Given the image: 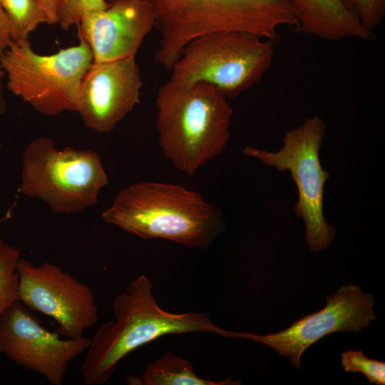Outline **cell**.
<instances>
[{"label": "cell", "mask_w": 385, "mask_h": 385, "mask_svg": "<svg viewBox=\"0 0 385 385\" xmlns=\"http://www.w3.org/2000/svg\"><path fill=\"white\" fill-rule=\"evenodd\" d=\"M101 217L143 239H165L201 249L224 229L220 208L200 193L180 185L153 181L121 190Z\"/></svg>", "instance_id": "1"}, {"label": "cell", "mask_w": 385, "mask_h": 385, "mask_svg": "<svg viewBox=\"0 0 385 385\" xmlns=\"http://www.w3.org/2000/svg\"><path fill=\"white\" fill-rule=\"evenodd\" d=\"M113 309L115 320L97 329L86 350L81 374L87 385L106 383L126 355L164 335L224 332L205 313L175 314L163 309L153 294L150 281L143 274L115 297Z\"/></svg>", "instance_id": "2"}, {"label": "cell", "mask_w": 385, "mask_h": 385, "mask_svg": "<svg viewBox=\"0 0 385 385\" xmlns=\"http://www.w3.org/2000/svg\"><path fill=\"white\" fill-rule=\"evenodd\" d=\"M227 98L205 83L168 80L158 91L156 129L162 153L190 176L220 155L230 138L233 110Z\"/></svg>", "instance_id": "3"}, {"label": "cell", "mask_w": 385, "mask_h": 385, "mask_svg": "<svg viewBox=\"0 0 385 385\" xmlns=\"http://www.w3.org/2000/svg\"><path fill=\"white\" fill-rule=\"evenodd\" d=\"M146 1L153 10L155 27L160 31L153 59L168 69L187 43L202 34L242 31L274 41L280 28L299 25L292 0Z\"/></svg>", "instance_id": "4"}, {"label": "cell", "mask_w": 385, "mask_h": 385, "mask_svg": "<svg viewBox=\"0 0 385 385\" xmlns=\"http://www.w3.org/2000/svg\"><path fill=\"white\" fill-rule=\"evenodd\" d=\"M78 43L49 55L36 52L28 38L12 40L0 55V68L14 95L48 116L77 111L82 81L93 63L91 49Z\"/></svg>", "instance_id": "5"}, {"label": "cell", "mask_w": 385, "mask_h": 385, "mask_svg": "<svg viewBox=\"0 0 385 385\" xmlns=\"http://www.w3.org/2000/svg\"><path fill=\"white\" fill-rule=\"evenodd\" d=\"M274 41L242 31H217L199 36L184 47L169 78L180 84L208 83L227 98L239 96L270 68Z\"/></svg>", "instance_id": "6"}, {"label": "cell", "mask_w": 385, "mask_h": 385, "mask_svg": "<svg viewBox=\"0 0 385 385\" xmlns=\"http://www.w3.org/2000/svg\"><path fill=\"white\" fill-rule=\"evenodd\" d=\"M108 183L102 160L91 150L65 147L38 137L25 148L20 192L43 201L55 213H77L96 205Z\"/></svg>", "instance_id": "7"}, {"label": "cell", "mask_w": 385, "mask_h": 385, "mask_svg": "<svg viewBox=\"0 0 385 385\" xmlns=\"http://www.w3.org/2000/svg\"><path fill=\"white\" fill-rule=\"evenodd\" d=\"M325 133L324 121L319 116H313L287 130L278 151L251 146L243 149L245 155L277 171L290 173L298 193L294 213L304 222L305 240L313 252L331 245L337 232V229L327 223L323 212L324 187L329 178L319 158Z\"/></svg>", "instance_id": "8"}, {"label": "cell", "mask_w": 385, "mask_h": 385, "mask_svg": "<svg viewBox=\"0 0 385 385\" xmlns=\"http://www.w3.org/2000/svg\"><path fill=\"white\" fill-rule=\"evenodd\" d=\"M326 300L327 304L322 309L304 316L278 332L258 335L225 330L222 336L264 344L299 369L303 353L312 344L334 332H359L376 319L372 294L364 293L358 285H344L327 296Z\"/></svg>", "instance_id": "9"}, {"label": "cell", "mask_w": 385, "mask_h": 385, "mask_svg": "<svg viewBox=\"0 0 385 385\" xmlns=\"http://www.w3.org/2000/svg\"><path fill=\"white\" fill-rule=\"evenodd\" d=\"M19 300L31 310L52 317L63 337L78 339L98 321V307L91 288L55 264L35 266L18 261Z\"/></svg>", "instance_id": "10"}, {"label": "cell", "mask_w": 385, "mask_h": 385, "mask_svg": "<svg viewBox=\"0 0 385 385\" xmlns=\"http://www.w3.org/2000/svg\"><path fill=\"white\" fill-rule=\"evenodd\" d=\"M91 339H69L45 328L19 300L0 318V353L24 369L61 385L69 364L87 350Z\"/></svg>", "instance_id": "11"}, {"label": "cell", "mask_w": 385, "mask_h": 385, "mask_svg": "<svg viewBox=\"0 0 385 385\" xmlns=\"http://www.w3.org/2000/svg\"><path fill=\"white\" fill-rule=\"evenodd\" d=\"M143 86L135 56L93 63L82 81L76 112L88 128L111 133L140 103Z\"/></svg>", "instance_id": "12"}, {"label": "cell", "mask_w": 385, "mask_h": 385, "mask_svg": "<svg viewBox=\"0 0 385 385\" xmlns=\"http://www.w3.org/2000/svg\"><path fill=\"white\" fill-rule=\"evenodd\" d=\"M108 8L85 15L78 27L90 46L93 63L135 56L145 38L155 26L146 0H114Z\"/></svg>", "instance_id": "13"}, {"label": "cell", "mask_w": 385, "mask_h": 385, "mask_svg": "<svg viewBox=\"0 0 385 385\" xmlns=\"http://www.w3.org/2000/svg\"><path fill=\"white\" fill-rule=\"evenodd\" d=\"M299 14V27L307 34L327 41L374 38L342 0H292Z\"/></svg>", "instance_id": "14"}, {"label": "cell", "mask_w": 385, "mask_h": 385, "mask_svg": "<svg viewBox=\"0 0 385 385\" xmlns=\"http://www.w3.org/2000/svg\"><path fill=\"white\" fill-rule=\"evenodd\" d=\"M127 381L131 385H237L230 377L214 381L197 376L190 362L184 358L166 352L160 358L145 366L141 376L128 375Z\"/></svg>", "instance_id": "15"}, {"label": "cell", "mask_w": 385, "mask_h": 385, "mask_svg": "<svg viewBox=\"0 0 385 385\" xmlns=\"http://www.w3.org/2000/svg\"><path fill=\"white\" fill-rule=\"evenodd\" d=\"M0 3L11 24L13 40L28 38L38 25L46 24L38 0H0Z\"/></svg>", "instance_id": "16"}, {"label": "cell", "mask_w": 385, "mask_h": 385, "mask_svg": "<svg viewBox=\"0 0 385 385\" xmlns=\"http://www.w3.org/2000/svg\"><path fill=\"white\" fill-rule=\"evenodd\" d=\"M21 255L20 248L5 243L0 238V318L7 309L19 300L16 265Z\"/></svg>", "instance_id": "17"}, {"label": "cell", "mask_w": 385, "mask_h": 385, "mask_svg": "<svg viewBox=\"0 0 385 385\" xmlns=\"http://www.w3.org/2000/svg\"><path fill=\"white\" fill-rule=\"evenodd\" d=\"M346 372L361 373L370 384H385V363L369 359L362 351H346L341 354Z\"/></svg>", "instance_id": "18"}, {"label": "cell", "mask_w": 385, "mask_h": 385, "mask_svg": "<svg viewBox=\"0 0 385 385\" xmlns=\"http://www.w3.org/2000/svg\"><path fill=\"white\" fill-rule=\"evenodd\" d=\"M110 4L107 0H60L57 24L63 30H68L73 26H78L85 15L103 10Z\"/></svg>", "instance_id": "19"}, {"label": "cell", "mask_w": 385, "mask_h": 385, "mask_svg": "<svg viewBox=\"0 0 385 385\" xmlns=\"http://www.w3.org/2000/svg\"><path fill=\"white\" fill-rule=\"evenodd\" d=\"M369 30L378 27L385 16V0H342Z\"/></svg>", "instance_id": "20"}, {"label": "cell", "mask_w": 385, "mask_h": 385, "mask_svg": "<svg viewBox=\"0 0 385 385\" xmlns=\"http://www.w3.org/2000/svg\"><path fill=\"white\" fill-rule=\"evenodd\" d=\"M12 40L11 26L0 3V55L8 48Z\"/></svg>", "instance_id": "21"}, {"label": "cell", "mask_w": 385, "mask_h": 385, "mask_svg": "<svg viewBox=\"0 0 385 385\" xmlns=\"http://www.w3.org/2000/svg\"><path fill=\"white\" fill-rule=\"evenodd\" d=\"M46 16V24H57V10L60 0H38Z\"/></svg>", "instance_id": "22"}, {"label": "cell", "mask_w": 385, "mask_h": 385, "mask_svg": "<svg viewBox=\"0 0 385 385\" xmlns=\"http://www.w3.org/2000/svg\"><path fill=\"white\" fill-rule=\"evenodd\" d=\"M6 110V101L3 92V85L0 78V113H4Z\"/></svg>", "instance_id": "23"}]
</instances>
